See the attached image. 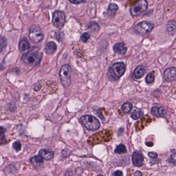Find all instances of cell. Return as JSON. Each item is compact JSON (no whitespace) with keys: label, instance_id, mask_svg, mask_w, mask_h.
<instances>
[{"label":"cell","instance_id":"1","mask_svg":"<svg viewBox=\"0 0 176 176\" xmlns=\"http://www.w3.org/2000/svg\"><path fill=\"white\" fill-rule=\"evenodd\" d=\"M42 58V54L34 48L31 51L23 54L21 59L22 61L28 65L35 66L39 64Z\"/></svg>","mask_w":176,"mask_h":176},{"label":"cell","instance_id":"2","mask_svg":"<svg viewBox=\"0 0 176 176\" xmlns=\"http://www.w3.org/2000/svg\"><path fill=\"white\" fill-rule=\"evenodd\" d=\"M82 124L85 128L90 130H96L100 127V123L97 118L92 115H87L80 118Z\"/></svg>","mask_w":176,"mask_h":176},{"label":"cell","instance_id":"3","mask_svg":"<svg viewBox=\"0 0 176 176\" xmlns=\"http://www.w3.org/2000/svg\"><path fill=\"white\" fill-rule=\"evenodd\" d=\"M71 68L68 64L62 66L59 71L60 78L61 83L64 88L68 87L71 82Z\"/></svg>","mask_w":176,"mask_h":176},{"label":"cell","instance_id":"4","mask_svg":"<svg viewBox=\"0 0 176 176\" xmlns=\"http://www.w3.org/2000/svg\"><path fill=\"white\" fill-rule=\"evenodd\" d=\"M125 71L126 66L124 63H115L109 68V75L114 79H117L124 74Z\"/></svg>","mask_w":176,"mask_h":176},{"label":"cell","instance_id":"5","mask_svg":"<svg viewBox=\"0 0 176 176\" xmlns=\"http://www.w3.org/2000/svg\"><path fill=\"white\" fill-rule=\"evenodd\" d=\"M154 27V24L151 22L144 21L135 25L134 31L139 35L146 36L148 35L153 31Z\"/></svg>","mask_w":176,"mask_h":176},{"label":"cell","instance_id":"6","mask_svg":"<svg viewBox=\"0 0 176 176\" xmlns=\"http://www.w3.org/2000/svg\"><path fill=\"white\" fill-rule=\"evenodd\" d=\"M29 38L35 43H38L42 41L44 35L39 26L37 25H32L29 29Z\"/></svg>","mask_w":176,"mask_h":176},{"label":"cell","instance_id":"7","mask_svg":"<svg viewBox=\"0 0 176 176\" xmlns=\"http://www.w3.org/2000/svg\"><path fill=\"white\" fill-rule=\"evenodd\" d=\"M66 15L61 10H56L53 14V23L56 28H62L66 23Z\"/></svg>","mask_w":176,"mask_h":176},{"label":"cell","instance_id":"8","mask_svg":"<svg viewBox=\"0 0 176 176\" xmlns=\"http://www.w3.org/2000/svg\"><path fill=\"white\" fill-rule=\"evenodd\" d=\"M148 8L146 0H140L134 6L131 7L130 12L133 16H138L143 13Z\"/></svg>","mask_w":176,"mask_h":176},{"label":"cell","instance_id":"9","mask_svg":"<svg viewBox=\"0 0 176 176\" xmlns=\"http://www.w3.org/2000/svg\"><path fill=\"white\" fill-rule=\"evenodd\" d=\"M151 113L154 117H165L166 116V110L164 107L159 104H155L151 108Z\"/></svg>","mask_w":176,"mask_h":176},{"label":"cell","instance_id":"10","mask_svg":"<svg viewBox=\"0 0 176 176\" xmlns=\"http://www.w3.org/2000/svg\"><path fill=\"white\" fill-rule=\"evenodd\" d=\"M164 78L167 82H170L176 79V68L172 67L166 69L164 73Z\"/></svg>","mask_w":176,"mask_h":176},{"label":"cell","instance_id":"11","mask_svg":"<svg viewBox=\"0 0 176 176\" xmlns=\"http://www.w3.org/2000/svg\"><path fill=\"white\" fill-rule=\"evenodd\" d=\"M133 164L134 166L137 167H141L143 164L144 158L143 157L141 152L135 151L132 155Z\"/></svg>","mask_w":176,"mask_h":176},{"label":"cell","instance_id":"12","mask_svg":"<svg viewBox=\"0 0 176 176\" xmlns=\"http://www.w3.org/2000/svg\"><path fill=\"white\" fill-rule=\"evenodd\" d=\"M113 48L115 53L119 55H124L126 53L127 50L124 43L122 42H119L115 44V45H114Z\"/></svg>","mask_w":176,"mask_h":176},{"label":"cell","instance_id":"13","mask_svg":"<svg viewBox=\"0 0 176 176\" xmlns=\"http://www.w3.org/2000/svg\"><path fill=\"white\" fill-rule=\"evenodd\" d=\"M39 154L44 160H50L52 159L54 157V153L52 150L44 149L40 150Z\"/></svg>","mask_w":176,"mask_h":176},{"label":"cell","instance_id":"14","mask_svg":"<svg viewBox=\"0 0 176 176\" xmlns=\"http://www.w3.org/2000/svg\"><path fill=\"white\" fill-rule=\"evenodd\" d=\"M57 50V45L54 42H49L45 45L44 51L48 55L54 54Z\"/></svg>","mask_w":176,"mask_h":176},{"label":"cell","instance_id":"15","mask_svg":"<svg viewBox=\"0 0 176 176\" xmlns=\"http://www.w3.org/2000/svg\"><path fill=\"white\" fill-rule=\"evenodd\" d=\"M146 71V70L144 67L138 66L134 70L133 75L135 78L140 79L145 74Z\"/></svg>","mask_w":176,"mask_h":176},{"label":"cell","instance_id":"16","mask_svg":"<svg viewBox=\"0 0 176 176\" xmlns=\"http://www.w3.org/2000/svg\"><path fill=\"white\" fill-rule=\"evenodd\" d=\"M19 50L21 52L26 51L30 48V44L26 38H23L19 42Z\"/></svg>","mask_w":176,"mask_h":176},{"label":"cell","instance_id":"17","mask_svg":"<svg viewBox=\"0 0 176 176\" xmlns=\"http://www.w3.org/2000/svg\"><path fill=\"white\" fill-rule=\"evenodd\" d=\"M166 31L168 33L173 35L176 33V21H170L166 25Z\"/></svg>","mask_w":176,"mask_h":176},{"label":"cell","instance_id":"18","mask_svg":"<svg viewBox=\"0 0 176 176\" xmlns=\"http://www.w3.org/2000/svg\"><path fill=\"white\" fill-rule=\"evenodd\" d=\"M43 158L40 156H35L31 158L30 160L31 163L35 166H39L43 163Z\"/></svg>","mask_w":176,"mask_h":176},{"label":"cell","instance_id":"19","mask_svg":"<svg viewBox=\"0 0 176 176\" xmlns=\"http://www.w3.org/2000/svg\"><path fill=\"white\" fill-rule=\"evenodd\" d=\"M132 109H133V105L129 102L124 103L122 107V110L124 113L125 114L129 113Z\"/></svg>","mask_w":176,"mask_h":176},{"label":"cell","instance_id":"20","mask_svg":"<svg viewBox=\"0 0 176 176\" xmlns=\"http://www.w3.org/2000/svg\"><path fill=\"white\" fill-rule=\"evenodd\" d=\"M8 45L7 39L5 37L0 36V53L3 52L6 48Z\"/></svg>","mask_w":176,"mask_h":176},{"label":"cell","instance_id":"21","mask_svg":"<svg viewBox=\"0 0 176 176\" xmlns=\"http://www.w3.org/2000/svg\"><path fill=\"white\" fill-rule=\"evenodd\" d=\"M143 115V112L140 109H135L131 113V117L133 119H137Z\"/></svg>","mask_w":176,"mask_h":176},{"label":"cell","instance_id":"22","mask_svg":"<svg viewBox=\"0 0 176 176\" xmlns=\"http://www.w3.org/2000/svg\"><path fill=\"white\" fill-rule=\"evenodd\" d=\"M126 152V148L125 146L123 144H119V145L117 146V148L115 149V153L118 154L123 153Z\"/></svg>","mask_w":176,"mask_h":176},{"label":"cell","instance_id":"23","mask_svg":"<svg viewBox=\"0 0 176 176\" xmlns=\"http://www.w3.org/2000/svg\"><path fill=\"white\" fill-rule=\"evenodd\" d=\"M154 75L153 73H149L147 75V76L146 77V82L148 84L153 83V82H154Z\"/></svg>","mask_w":176,"mask_h":176},{"label":"cell","instance_id":"24","mask_svg":"<svg viewBox=\"0 0 176 176\" xmlns=\"http://www.w3.org/2000/svg\"><path fill=\"white\" fill-rule=\"evenodd\" d=\"M91 37V34L89 32H86L83 33L81 36V40L83 42H87L88 40L90 39Z\"/></svg>","mask_w":176,"mask_h":176},{"label":"cell","instance_id":"25","mask_svg":"<svg viewBox=\"0 0 176 176\" xmlns=\"http://www.w3.org/2000/svg\"><path fill=\"white\" fill-rule=\"evenodd\" d=\"M118 9V6L115 3H111L109 5L108 10L110 12H115Z\"/></svg>","mask_w":176,"mask_h":176},{"label":"cell","instance_id":"26","mask_svg":"<svg viewBox=\"0 0 176 176\" xmlns=\"http://www.w3.org/2000/svg\"><path fill=\"white\" fill-rule=\"evenodd\" d=\"M13 147L14 149H15L17 152H18L21 149V144L19 142H15L13 144Z\"/></svg>","mask_w":176,"mask_h":176},{"label":"cell","instance_id":"27","mask_svg":"<svg viewBox=\"0 0 176 176\" xmlns=\"http://www.w3.org/2000/svg\"><path fill=\"white\" fill-rule=\"evenodd\" d=\"M6 142V138L4 133L1 132L0 133V145L4 144Z\"/></svg>","mask_w":176,"mask_h":176},{"label":"cell","instance_id":"28","mask_svg":"<svg viewBox=\"0 0 176 176\" xmlns=\"http://www.w3.org/2000/svg\"><path fill=\"white\" fill-rule=\"evenodd\" d=\"M85 1L86 0H69V1L71 3H73V4H75L83 3L84 2H85Z\"/></svg>","mask_w":176,"mask_h":176},{"label":"cell","instance_id":"29","mask_svg":"<svg viewBox=\"0 0 176 176\" xmlns=\"http://www.w3.org/2000/svg\"><path fill=\"white\" fill-rule=\"evenodd\" d=\"M112 176H123V175L122 172H121V170H118L114 172Z\"/></svg>","mask_w":176,"mask_h":176},{"label":"cell","instance_id":"30","mask_svg":"<svg viewBox=\"0 0 176 176\" xmlns=\"http://www.w3.org/2000/svg\"><path fill=\"white\" fill-rule=\"evenodd\" d=\"M148 156H149V157L153 158V159H154V158H156L157 157V153H154V152H150V153H149Z\"/></svg>","mask_w":176,"mask_h":176},{"label":"cell","instance_id":"31","mask_svg":"<svg viewBox=\"0 0 176 176\" xmlns=\"http://www.w3.org/2000/svg\"><path fill=\"white\" fill-rule=\"evenodd\" d=\"M142 176V174L141 172H140V171H137V172H135L134 173V176Z\"/></svg>","mask_w":176,"mask_h":176},{"label":"cell","instance_id":"32","mask_svg":"<svg viewBox=\"0 0 176 176\" xmlns=\"http://www.w3.org/2000/svg\"><path fill=\"white\" fill-rule=\"evenodd\" d=\"M3 130H4L3 128H2V127H0V133H1V132H3Z\"/></svg>","mask_w":176,"mask_h":176}]
</instances>
